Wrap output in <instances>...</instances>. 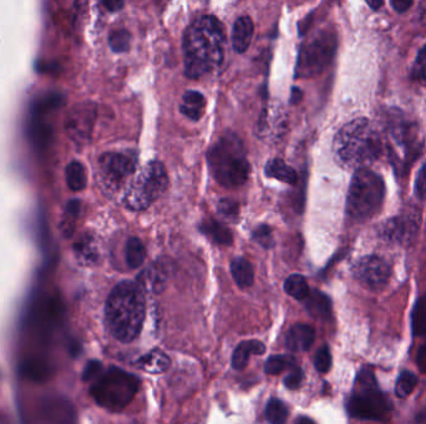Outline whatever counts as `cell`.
I'll return each mask as SVG.
<instances>
[{
	"mask_svg": "<svg viewBox=\"0 0 426 424\" xmlns=\"http://www.w3.org/2000/svg\"><path fill=\"white\" fill-rule=\"evenodd\" d=\"M415 70L419 74L426 72V45L421 47L418 56H416V64H415Z\"/></svg>",
	"mask_w": 426,
	"mask_h": 424,
	"instance_id": "40",
	"label": "cell"
},
{
	"mask_svg": "<svg viewBox=\"0 0 426 424\" xmlns=\"http://www.w3.org/2000/svg\"><path fill=\"white\" fill-rule=\"evenodd\" d=\"M352 417L364 421H384L389 413V402L376 383L373 372L365 368L358 374L353 394L348 401Z\"/></svg>",
	"mask_w": 426,
	"mask_h": 424,
	"instance_id": "8",
	"label": "cell"
},
{
	"mask_svg": "<svg viewBox=\"0 0 426 424\" xmlns=\"http://www.w3.org/2000/svg\"><path fill=\"white\" fill-rule=\"evenodd\" d=\"M136 161L126 154L108 152L99 160V174L103 186L109 189H117L123 182L134 177Z\"/></svg>",
	"mask_w": 426,
	"mask_h": 424,
	"instance_id": "10",
	"label": "cell"
},
{
	"mask_svg": "<svg viewBox=\"0 0 426 424\" xmlns=\"http://www.w3.org/2000/svg\"><path fill=\"white\" fill-rule=\"evenodd\" d=\"M305 308L310 311V315L318 319H328L332 312L329 297L318 290L310 293L305 299Z\"/></svg>",
	"mask_w": 426,
	"mask_h": 424,
	"instance_id": "21",
	"label": "cell"
},
{
	"mask_svg": "<svg viewBox=\"0 0 426 424\" xmlns=\"http://www.w3.org/2000/svg\"><path fill=\"white\" fill-rule=\"evenodd\" d=\"M253 239L258 243L261 246H263L265 249H270L274 245L273 240V234L272 229L268 225H261L258 226L254 233H253Z\"/></svg>",
	"mask_w": 426,
	"mask_h": 424,
	"instance_id": "35",
	"label": "cell"
},
{
	"mask_svg": "<svg viewBox=\"0 0 426 424\" xmlns=\"http://www.w3.org/2000/svg\"><path fill=\"white\" fill-rule=\"evenodd\" d=\"M265 346L263 342L258 340L243 341L236 347L232 356V367L234 370H243L251 354H263Z\"/></svg>",
	"mask_w": 426,
	"mask_h": 424,
	"instance_id": "17",
	"label": "cell"
},
{
	"mask_svg": "<svg viewBox=\"0 0 426 424\" xmlns=\"http://www.w3.org/2000/svg\"><path fill=\"white\" fill-rule=\"evenodd\" d=\"M354 275L363 285L372 290L383 289L390 277V266L376 255L364 257L355 264Z\"/></svg>",
	"mask_w": 426,
	"mask_h": 424,
	"instance_id": "11",
	"label": "cell"
},
{
	"mask_svg": "<svg viewBox=\"0 0 426 424\" xmlns=\"http://www.w3.org/2000/svg\"><path fill=\"white\" fill-rule=\"evenodd\" d=\"M338 163L355 171L368 168L381 153L378 131L368 118H356L339 129L333 142Z\"/></svg>",
	"mask_w": 426,
	"mask_h": 424,
	"instance_id": "3",
	"label": "cell"
},
{
	"mask_svg": "<svg viewBox=\"0 0 426 424\" xmlns=\"http://www.w3.org/2000/svg\"><path fill=\"white\" fill-rule=\"evenodd\" d=\"M284 290L288 295L294 297L296 300H299V301L305 300L310 293V286H308L305 277L299 275V274H293L285 280Z\"/></svg>",
	"mask_w": 426,
	"mask_h": 424,
	"instance_id": "26",
	"label": "cell"
},
{
	"mask_svg": "<svg viewBox=\"0 0 426 424\" xmlns=\"http://www.w3.org/2000/svg\"><path fill=\"white\" fill-rule=\"evenodd\" d=\"M225 26L212 15L201 17L183 35V60L186 76H203L220 67L225 59Z\"/></svg>",
	"mask_w": 426,
	"mask_h": 424,
	"instance_id": "1",
	"label": "cell"
},
{
	"mask_svg": "<svg viewBox=\"0 0 426 424\" xmlns=\"http://www.w3.org/2000/svg\"><path fill=\"white\" fill-rule=\"evenodd\" d=\"M254 25L250 17H239L233 25L232 46L239 54L245 52L248 46L251 45Z\"/></svg>",
	"mask_w": 426,
	"mask_h": 424,
	"instance_id": "15",
	"label": "cell"
},
{
	"mask_svg": "<svg viewBox=\"0 0 426 424\" xmlns=\"http://www.w3.org/2000/svg\"><path fill=\"white\" fill-rule=\"evenodd\" d=\"M413 332L416 336L426 335V294L421 296L413 311Z\"/></svg>",
	"mask_w": 426,
	"mask_h": 424,
	"instance_id": "30",
	"label": "cell"
},
{
	"mask_svg": "<svg viewBox=\"0 0 426 424\" xmlns=\"http://www.w3.org/2000/svg\"><path fill=\"white\" fill-rule=\"evenodd\" d=\"M334 34L321 30L302 46L297 65V76H316L332 63L336 54Z\"/></svg>",
	"mask_w": 426,
	"mask_h": 424,
	"instance_id": "9",
	"label": "cell"
},
{
	"mask_svg": "<svg viewBox=\"0 0 426 424\" xmlns=\"http://www.w3.org/2000/svg\"><path fill=\"white\" fill-rule=\"evenodd\" d=\"M367 3H368L369 7L374 9V10H378L383 6V1H378V0H368Z\"/></svg>",
	"mask_w": 426,
	"mask_h": 424,
	"instance_id": "44",
	"label": "cell"
},
{
	"mask_svg": "<svg viewBox=\"0 0 426 424\" xmlns=\"http://www.w3.org/2000/svg\"><path fill=\"white\" fill-rule=\"evenodd\" d=\"M170 357L161 350H154L137 361L139 367L150 373L165 372L170 367Z\"/></svg>",
	"mask_w": 426,
	"mask_h": 424,
	"instance_id": "23",
	"label": "cell"
},
{
	"mask_svg": "<svg viewBox=\"0 0 426 424\" xmlns=\"http://www.w3.org/2000/svg\"><path fill=\"white\" fill-rule=\"evenodd\" d=\"M390 4H392V7L394 8L398 13H404V12H407L409 8L413 6V1H407V0H392Z\"/></svg>",
	"mask_w": 426,
	"mask_h": 424,
	"instance_id": "41",
	"label": "cell"
},
{
	"mask_svg": "<svg viewBox=\"0 0 426 424\" xmlns=\"http://www.w3.org/2000/svg\"><path fill=\"white\" fill-rule=\"evenodd\" d=\"M103 6L108 8V10L110 12H117L123 7V1H116V0H111V1H103Z\"/></svg>",
	"mask_w": 426,
	"mask_h": 424,
	"instance_id": "43",
	"label": "cell"
},
{
	"mask_svg": "<svg viewBox=\"0 0 426 424\" xmlns=\"http://www.w3.org/2000/svg\"><path fill=\"white\" fill-rule=\"evenodd\" d=\"M65 176H66L68 186L74 192L83 191L88 184L86 171L80 162L74 161L69 163V166L66 167V171H65Z\"/></svg>",
	"mask_w": 426,
	"mask_h": 424,
	"instance_id": "24",
	"label": "cell"
},
{
	"mask_svg": "<svg viewBox=\"0 0 426 424\" xmlns=\"http://www.w3.org/2000/svg\"><path fill=\"white\" fill-rule=\"evenodd\" d=\"M296 424H316V422L313 419H310V417H301L298 418Z\"/></svg>",
	"mask_w": 426,
	"mask_h": 424,
	"instance_id": "45",
	"label": "cell"
},
{
	"mask_svg": "<svg viewBox=\"0 0 426 424\" xmlns=\"http://www.w3.org/2000/svg\"><path fill=\"white\" fill-rule=\"evenodd\" d=\"M140 388V381L119 367L101 373L90 387V394L97 405L109 411H123L131 403Z\"/></svg>",
	"mask_w": 426,
	"mask_h": 424,
	"instance_id": "5",
	"label": "cell"
},
{
	"mask_svg": "<svg viewBox=\"0 0 426 424\" xmlns=\"http://www.w3.org/2000/svg\"><path fill=\"white\" fill-rule=\"evenodd\" d=\"M95 121V107L91 103H81L72 109L66 120V129L71 138L77 142L90 138L92 125Z\"/></svg>",
	"mask_w": 426,
	"mask_h": 424,
	"instance_id": "12",
	"label": "cell"
},
{
	"mask_svg": "<svg viewBox=\"0 0 426 424\" xmlns=\"http://www.w3.org/2000/svg\"><path fill=\"white\" fill-rule=\"evenodd\" d=\"M303 377V370L296 365V366L292 367L290 373L284 377V385H285L287 388H290V390H297V388H299L301 385H302Z\"/></svg>",
	"mask_w": 426,
	"mask_h": 424,
	"instance_id": "36",
	"label": "cell"
},
{
	"mask_svg": "<svg viewBox=\"0 0 426 424\" xmlns=\"http://www.w3.org/2000/svg\"><path fill=\"white\" fill-rule=\"evenodd\" d=\"M296 366V360L292 356H272L265 362V371L267 374H279L287 368Z\"/></svg>",
	"mask_w": 426,
	"mask_h": 424,
	"instance_id": "31",
	"label": "cell"
},
{
	"mask_svg": "<svg viewBox=\"0 0 426 424\" xmlns=\"http://www.w3.org/2000/svg\"><path fill=\"white\" fill-rule=\"evenodd\" d=\"M202 228H203L202 231H205L208 237H211L216 243L222 245H230L232 243V233L220 223L211 220Z\"/></svg>",
	"mask_w": 426,
	"mask_h": 424,
	"instance_id": "28",
	"label": "cell"
},
{
	"mask_svg": "<svg viewBox=\"0 0 426 424\" xmlns=\"http://www.w3.org/2000/svg\"><path fill=\"white\" fill-rule=\"evenodd\" d=\"M43 416L48 424H77L74 407L61 397H50L43 402Z\"/></svg>",
	"mask_w": 426,
	"mask_h": 424,
	"instance_id": "13",
	"label": "cell"
},
{
	"mask_svg": "<svg viewBox=\"0 0 426 424\" xmlns=\"http://www.w3.org/2000/svg\"><path fill=\"white\" fill-rule=\"evenodd\" d=\"M166 283V273L159 265H151L149 268L142 271L139 275L137 284L141 286L142 290L148 289L155 293H160Z\"/></svg>",
	"mask_w": 426,
	"mask_h": 424,
	"instance_id": "19",
	"label": "cell"
},
{
	"mask_svg": "<svg viewBox=\"0 0 426 424\" xmlns=\"http://www.w3.org/2000/svg\"><path fill=\"white\" fill-rule=\"evenodd\" d=\"M75 251L79 259L84 260V263H92L97 259V251L91 239H84L75 246Z\"/></svg>",
	"mask_w": 426,
	"mask_h": 424,
	"instance_id": "33",
	"label": "cell"
},
{
	"mask_svg": "<svg viewBox=\"0 0 426 424\" xmlns=\"http://www.w3.org/2000/svg\"><path fill=\"white\" fill-rule=\"evenodd\" d=\"M145 295L134 282H121L112 289L105 306V317L111 335L129 343L140 335L145 320Z\"/></svg>",
	"mask_w": 426,
	"mask_h": 424,
	"instance_id": "2",
	"label": "cell"
},
{
	"mask_svg": "<svg viewBox=\"0 0 426 424\" xmlns=\"http://www.w3.org/2000/svg\"><path fill=\"white\" fill-rule=\"evenodd\" d=\"M217 209L221 215L225 218H236L239 214V204L234 200H221Z\"/></svg>",
	"mask_w": 426,
	"mask_h": 424,
	"instance_id": "37",
	"label": "cell"
},
{
	"mask_svg": "<svg viewBox=\"0 0 426 424\" xmlns=\"http://www.w3.org/2000/svg\"><path fill=\"white\" fill-rule=\"evenodd\" d=\"M316 341V331L310 325L296 324L285 336V346L292 352L308 351Z\"/></svg>",
	"mask_w": 426,
	"mask_h": 424,
	"instance_id": "14",
	"label": "cell"
},
{
	"mask_svg": "<svg viewBox=\"0 0 426 424\" xmlns=\"http://www.w3.org/2000/svg\"><path fill=\"white\" fill-rule=\"evenodd\" d=\"M314 366L318 372L327 373L329 371L332 367V354H330L329 347L327 345H324L316 351Z\"/></svg>",
	"mask_w": 426,
	"mask_h": 424,
	"instance_id": "34",
	"label": "cell"
},
{
	"mask_svg": "<svg viewBox=\"0 0 426 424\" xmlns=\"http://www.w3.org/2000/svg\"><path fill=\"white\" fill-rule=\"evenodd\" d=\"M384 233L393 242L407 243L415 237L416 224L409 218H394L385 225Z\"/></svg>",
	"mask_w": 426,
	"mask_h": 424,
	"instance_id": "16",
	"label": "cell"
},
{
	"mask_svg": "<svg viewBox=\"0 0 426 424\" xmlns=\"http://www.w3.org/2000/svg\"><path fill=\"white\" fill-rule=\"evenodd\" d=\"M265 174L271 178L281 180L287 184H296L297 183V172L288 166L283 160H271L265 166Z\"/></svg>",
	"mask_w": 426,
	"mask_h": 424,
	"instance_id": "22",
	"label": "cell"
},
{
	"mask_svg": "<svg viewBox=\"0 0 426 424\" xmlns=\"http://www.w3.org/2000/svg\"><path fill=\"white\" fill-rule=\"evenodd\" d=\"M265 418L270 424H284L288 419V410L281 399H272L265 407Z\"/></svg>",
	"mask_w": 426,
	"mask_h": 424,
	"instance_id": "27",
	"label": "cell"
},
{
	"mask_svg": "<svg viewBox=\"0 0 426 424\" xmlns=\"http://www.w3.org/2000/svg\"><path fill=\"white\" fill-rule=\"evenodd\" d=\"M385 197V184L369 168L355 171L349 187L347 212L356 220H364L379 212Z\"/></svg>",
	"mask_w": 426,
	"mask_h": 424,
	"instance_id": "6",
	"label": "cell"
},
{
	"mask_svg": "<svg viewBox=\"0 0 426 424\" xmlns=\"http://www.w3.org/2000/svg\"><path fill=\"white\" fill-rule=\"evenodd\" d=\"M168 176L161 162L151 161L134 176L123 193V202L131 211H145L166 192Z\"/></svg>",
	"mask_w": 426,
	"mask_h": 424,
	"instance_id": "7",
	"label": "cell"
},
{
	"mask_svg": "<svg viewBox=\"0 0 426 424\" xmlns=\"http://www.w3.org/2000/svg\"><path fill=\"white\" fill-rule=\"evenodd\" d=\"M233 279L239 288H250L254 283V270L252 264L245 257H236L231 263Z\"/></svg>",
	"mask_w": 426,
	"mask_h": 424,
	"instance_id": "20",
	"label": "cell"
},
{
	"mask_svg": "<svg viewBox=\"0 0 426 424\" xmlns=\"http://www.w3.org/2000/svg\"><path fill=\"white\" fill-rule=\"evenodd\" d=\"M415 189H416V194L419 195L420 198L426 200V163L420 169L419 176L416 178Z\"/></svg>",
	"mask_w": 426,
	"mask_h": 424,
	"instance_id": "39",
	"label": "cell"
},
{
	"mask_svg": "<svg viewBox=\"0 0 426 424\" xmlns=\"http://www.w3.org/2000/svg\"><path fill=\"white\" fill-rule=\"evenodd\" d=\"M103 372V365L97 361H91L85 367L83 379L85 382H94Z\"/></svg>",
	"mask_w": 426,
	"mask_h": 424,
	"instance_id": "38",
	"label": "cell"
},
{
	"mask_svg": "<svg viewBox=\"0 0 426 424\" xmlns=\"http://www.w3.org/2000/svg\"><path fill=\"white\" fill-rule=\"evenodd\" d=\"M126 263L131 269L140 268L146 259V249L139 238H130L126 243L125 251Z\"/></svg>",
	"mask_w": 426,
	"mask_h": 424,
	"instance_id": "25",
	"label": "cell"
},
{
	"mask_svg": "<svg viewBox=\"0 0 426 424\" xmlns=\"http://www.w3.org/2000/svg\"><path fill=\"white\" fill-rule=\"evenodd\" d=\"M208 165L213 177L225 187L242 186L251 173L243 143L233 134L221 137L220 141L211 148Z\"/></svg>",
	"mask_w": 426,
	"mask_h": 424,
	"instance_id": "4",
	"label": "cell"
},
{
	"mask_svg": "<svg viewBox=\"0 0 426 424\" xmlns=\"http://www.w3.org/2000/svg\"><path fill=\"white\" fill-rule=\"evenodd\" d=\"M130 44H131V35L125 29L115 30V32H111L110 36H109V45L112 49V52H128L130 49Z\"/></svg>",
	"mask_w": 426,
	"mask_h": 424,
	"instance_id": "32",
	"label": "cell"
},
{
	"mask_svg": "<svg viewBox=\"0 0 426 424\" xmlns=\"http://www.w3.org/2000/svg\"><path fill=\"white\" fill-rule=\"evenodd\" d=\"M206 100L199 91L188 90L183 94L181 103V112L188 118L199 121L205 112Z\"/></svg>",
	"mask_w": 426,
	"mask_h": 424,
	"instance_id": "18",
	"label": "cell"
},
{
	"mask_svg": "<svg viewBox=\"0 0 426 424\" xmlns=\"http://www.w3.org/2000/svg\"><path fill=\"white\" fill-rule=\"evenodd\" d=\"M418 363H419L420 370L423 372H426V345L421 347L418 354Z\"/></svg>",
	"mask_w": 426,
	"mask_h": 424,
	"instance_id": "42",
	"label": "cell"
},
{
	"mask_svg": "<svg viewBox=\"0 0 426 424\" xmlns=\"http://www.w3.org/2000/svg\"><path fill=\"white\" fill-rule=\"evenodd\" d=\"M416 385H418L416 374L410 371H403L395 385V394L399 399H407L414 392Z\"/></svg>",
	"mask_w": 426,
	"mask_h": 424,
	"instance_id": "29",
	"label": "cell"
}]
</instances>
